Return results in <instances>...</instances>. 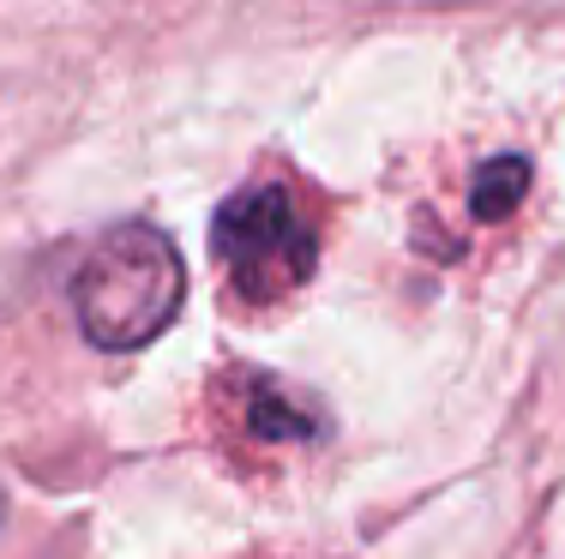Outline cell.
I'll list each match as a JSON object with an SVG mask.
<instances>
[{
    "label": "cell",
    "instance_id": "cell-1",
    "mask_svg": "<svg viewBox=\"0 0 565 559\" xmlns=\"http://www.w3.org/2000/svg\"><path fill=\"white\" fill-rule=\"evenodd\" d=\"M186 301V265L151 223H115L73 277V313L97 350H145Z\"/></svg>",
    "mask_w": 565,
    "mask_h": 559
},
{
    "label": "cell",
    "instance_id": "cell-4",
    "mask_svg": "<svg viewBox=\"0 0 565 559\" xmlns=\"http://www.w3.org/2000/svg\"><path fill=\"white\" fill-rule=\"evenodd\" d=\"M523 186H530V163H523V157H493V163H481L469 205H476L481 223H500L523 205Z\"/></svg>",
    "mask_w": 565,
    "mask_h": 559
},
{
    "label": "cell",
    "instance_id": "cell-3",
    "mask_svg": "<svg viewBox=\"0 0 565 559\" xmlns=\"http://www.w3.org/2000/svg\"><path fill=\"white\" fill-rule=\"evenodd\" d=\"M223 391H228L223 397L228 416L241 421L247 439H259V445H307V439L326 433V416H319L295 385H282V379H271V373H259V367L223 373Z\"/></svg>",
    "mask_w": 565,
    "mask_h": 559
},
{
    "label": "cell",
    "instance_id": "cell-2",
    "mask_svg": "<svg viewBox=\"0 0 565 559\" xmlns=\"http://www.w3.org/2000/svg\"><path fill=\"white\" fill-rule=\"evenodd\" d=\"M211 252H217L228 295H241L247 308L295 295L319 265L313 223L282 181H259L228 198L211 223Z\"/></svg>",
    "mask_w": 565,
    "mask_h": 559
}]
</instances>
